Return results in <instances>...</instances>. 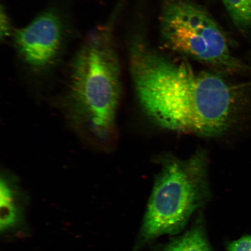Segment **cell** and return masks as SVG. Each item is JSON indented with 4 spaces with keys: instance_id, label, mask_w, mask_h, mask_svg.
<instances>
[{
    "instance_id": "6da1fadb",
    "label": "cell",
    "mask_w": 251,
    "mask_h": 251,
    "mask_svg": "<svg viewBox=\"0 0 251 251\" xmlns=\"http://www.w3.org/2000/svg\"><path fill=\"white\" fill-rule=\"evenodd\" d=\"M131 78L141 107L157 125L215 137L233 128L250 107L249 94L221 75L197 72L156 51L140 37L128 45Z\"/></svg>"
},
{
    "instance_id": "7a4b0ae2",
    "label": "cell",
    "mask_w": 251,
    "mask_h": 251,
    "mask_svg": "<svg viewBox=\"0 0 251 251\" xmlns=\"http://www.w3.org/2000/svg\"><path fill=\"white\" fill-rule=\"evenodd\" d=\"M112 24L96 28L75 53L59 102L75 133L88 145L106 152L117 139L122 93L121 64Z\"/></svg>"
},
{
    "instance_id": "3957f363",
    "label": "cell",
    "mask_w": 251,
    "mask_h": 251,
    "mask_svg": "<svg viewBox=\"0 0 251 251\" xmlns=\"http://www.w3.org/2000/svg\"><path fill=\"white\" fill-rule=\"evenodd\" d=\"M134 251L164 235L183 230L197 210L211 196L209 159L205 150L186 159L172 155L161 159Z\"/></svg>"
},
{
    "instance_id": "277c9868",
    "label": "cell",
    "mask_w": 251,
    "mask_h": 251,
    "mask_svg": "<svg viewBox=\"0 0 251 251\" xmlns=\"http://www.w3.org/2000/svg\"><path fill=\"white\" fill-rule=\"evenodd\" d=\"M160 33L172 51L229 74L250 68L231 54L226 36L205 9L190 0H166L159 18Z\"/></svg>"
},
{
    "instance_id": "5b68a950",
    "label": "cell",
    "mask_w": 251,
    "mask_h": 251,
    "mask_svg": "<svg viewBox=\"0 0 251 251\" xmlns=\"http://www.w3.org/2000/svg\"><path fill=\"white\" fill-rule=\"evenodd\" d=\"M65 20L61 12L50 8L26 26L14 30L13 45L18 58L34 74H43L58 64L67 39Z\"/></svg>"
},
{
    "instance_id": "8992f818",
    "label": "cell",
    "mask_w": 251,
    "mask_h": 251,
    "mask_svg": "<svg viewBox=\"0 0 251 251\" xmlns=\"http://www.w3.org/2000/svg\"><path fill=\"white\" fill-rule=\"evenodd\" d=\"M28 198L16 176L7 171L1 172L0 180V231L1 234L14 236L26 233V209Z\"/></svg>"
},
{
    "instance_id": "52a82bcc",
    "label": "cell",
    "mask_w": 251,
    "mask_h": 251,
    "mask_svg": "<svg viewBox=\"0 0 251 251\" xmlns=\"http://www.w3.org/2000/svg\"><path fill=\"white\" fill-rule=\"evenodd\" d=\"M158 251H214L207 235L205 226L199 219L186 233L171 238L159 246Z\"/></svg>"
},
{
    "instance_id": "ba28073f",
    "label": "cell",
    "mask_w": 251,
    "mask_h": 251,
    "mask_svg": "<svg viewBox=\"0 0 251 251\" xmlns=\"http://www.w3.org/2000/svg\"><path fill=\"white\" fill-rule=\"evenodd\" d=\"M229 16L238 28L251 27V0H222Z\"/></svg>"
},
{
    "instance_id": "9c48e42d",
    "label": "cell",
    "mask_w": 251,
    "mask_h": 251,
    "mask_svg": "<svg viewBox=\"0 0 251 251\" xmlns=\"http://www.w3.org/2000/svg\"><path fill=\"white\" fill-rule=\"evenodd\" d=\"M14 30L12 29L10 18L4 5L1 6L0 12V38L4 40L13 35Z\"/></svg>"
},
{
    "instance_id": "30bf717a",
    "label": "cell",
    "mask_w": 251,
    "mask_h": 251,
    "mask_svg": "<svg viewBox=\"0 0 251 251\" xmlns=\"http://www.w3.org/2000/svg\"><path fill=\"white\" fill-rule=\"evenodd\" d=\"M227 251H251V235L228 243Z\"/></svg>"
}]
</instances>
